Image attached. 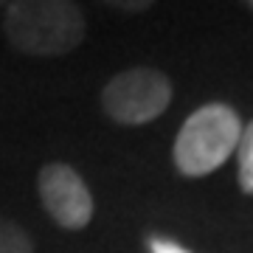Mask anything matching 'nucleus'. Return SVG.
<instances>
[{"label":"nucleus","instance_id":"f03ea898","mask_svg":"<svg viewBox=\"0 0 253 253\" xmlns=\"http://www.w3.org/2000/svg\"><path fill=\"white\" fill-rule=\"evenodd\" d=\"M242 135V118L222 101L194 110L174 138V166L186 177H206L231 158Z\"/></svg>","mask_w":253,"mask_h":253},{"label":"nucleus","instance_id":"7ed1b4c3","mask_svg":"<svg viewBox=\"0 0 253 253\" xmlns=\"http://www.w3.org/2000/svg\"><path fill=\"white\" fill-rule=\"evenodd\" d=\"M172 104V82L155 68H129L116 73L101 90V110L116 124H149Z\"/></svg>","mask_w":253,"mask_h":253},{"label":"nucleus","instance_id":"6e6552de","mask_svg":"<svg viewBox=\"0 0 253 253\" xmlns=\"http://www.w3.org/2000/svg\"><path fill=\"white\" fill-rule=\"evenodd\" d=\"M101 3H107V6L121 9V11H146L155 0H101Z\"/></svg>","mask_w":253,"mask_h":253},{"label":"nucleus","instance_id":"423d86ee","mask_svg":"<svg viewBox=\"0 0 253 253\" xmlns=\"http://www.w3.org/2000/svg\"><path fill=\"white\" fill-rule=\"evenodd\" d=\"M0 253H34L31 236L11 219H0Z\"/></svg>","mask_w":253,"mask_h":253},{"label":"nucleus","instance_id":"20e7f679","mask_svg":"<svg viewBox=\"0 0 253 253\" xmlns=\"http://www.w3.org/2000/svg\"><path fill=\"white\" fill-rule=\"evenodd\" d=\"M37 191L59 228L79 231L93 219V194L68 163H45L37 174Z\"/></svg>","mask_w":253,"mask_h":253},{"label":"nucleus","instance_id":"39448f33","mask_svg":"<svg viewBox=\"0 0 253 253\" xmlns=\"http://www.w3.org/2000/svg\"><path fill=\"white\" fill-rule=\"evenodd\" d=\"M236 177H239V189L245 194H253V121L242 126V135L236 144Z\"/></svg>","mask_w":253,"mask_h":253},{"label":"nucleus","instance_id":"0eeeda50","mask_svg":"<svg viewBox=\"0 0 253 253\" xmlns=\"http://www.w3.org/2000/svg\"><path fill=\"white\" fill-rule=\"evenodd\" d=\"M149 253H191L183 245L172 242V239H163V236H149Z\"/></svg>","mask_w":253,"mask_h":253},{"label":"nucleus","instance_id":"9d476101","mask_svg":"<svg viewBox=\"0 0 253 253\" xmlns=\"http://www.w3.org/2000/svg\"><path fill=\"white\" fill-rule=\"evenodd\" d=\"M6 3H9V0H0V6H6Z\"/></svg>","mask_w":253,"mask_h":253},{"label":"nucleus","instance_id":"1a4fd4ad","mask_svg":"<svg viewBox=\"0 0 253 253\" xmlns=\"http://www.w3.org/2000/svg\"><path fill=\"white\" fill-rule=\"evenodd\" d=\"M242 3H245V6H251V9H253V0H242Z\"/></svg>","mask_w":253,"mask_h":253},{"label":"nucleus","instance_id":"f257e3e1","mask_svg":"<svg viewBox=\"0 0 253 253\" xmlns=\"http://www.w3.org/2000/svg\"><path fill=\"white\" fill-rule=\"evenodd\" d=\"M3 28L11 45L31 56H62L84 40V17L73 0H14Z\"/></svg>","mask_w":253,"mask_h":253}]
</instances>
